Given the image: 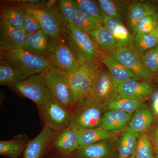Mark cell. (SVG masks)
Returning <instances> with one entry per match:
<instances>
[{"mask_svg": "<svg viewBox=\"0 0 158 158\" xmlns=\"http://www.w3.org/2000/svg\"><path fill=\"white\" fill-rule=\"evenodd\" d=\"M48 59L54 67L69 75L72 74L76 71L81 62L63 37L51 53Z\"/></svg>", "mask_w": 158, "mask_h": 158, "instance_id": "30bf717a", "label": "cell"}, {"mask_svg": "<svg viewBox=\"0 0 158 158\" xmlns=\"http://www.w3.org/2000/svg\"><path fill=\"white\" fill-rule=\"evenodd\" d=\"M118 94V85L110 73L100 68L90 95L96 101L104 106Z\"/></svg>", "mask_w": 158, "mask_h": 158, "instance_id": "8fae6325", "label": "cell"}, {"mask_svg": "<svg viewBox=\"0 0 158 158\" xmlns=\"http://www.w3.org/2000/svg\"><path fill=\"white\" fill-rule=\"evenodd\" d=\"M2 2L10 5L23 7H33V6H44L47 4L48 1L40 0H9Z\"/></svg>", "mask_w": 158, "mask_h": 158, "instance_id": "74e56055", "label": "cell"}, {"mask_svg": "<svg viewBox=\"0 0 158 158\" xmlns=\"http://www.w3.org/2000/svg\"><path fill=\"white\" fill-rule=\"evenodd\" d=\"M141 59L151 72L158 73V46L146 52Z\"/></svg>", "mask_w": 158, "mask_h": 158, "instance_id": "d590c367", "label": "cell"}, {"mask_svg": "<svg viewBox=\"0 0 158 158\" xmlns=\"http://www.w3.org/2000/svg\"><path fill=\"white\" fill-rule=\"evenodd\" d=\"M48 158H71L69 156L65 155L61 153L53 150Z\"/></svg>", "mask_w": 158, "mask_h": 158, "instance_id": "ab89813d", "label": "cell"}, {"mask_svg": "<svg viewBox=\"0 0 158 158\" xmlns=\"http://www.w3.org/2000/svg\"><path fill=\"white\" fill-rule=\"evenodd\" d=\"M147 132L155 150H158V122L154 124L152 123Z\"/></svg>", "mask_w": 158, "mask_h": 158, "instance_id": "f35d334b", "label": "cell"}, {"mask_svg": "<svg viewBox=\"0 0 158 158\" xmlns=\"http://www.w3.org/2000/svg\"><path fill=\"white\" fill-rule=\"evenodd\" d=\"M56 2L49 1L47 4L44 6L18 7L34 15L39 21L43 31L50 37L57 45L62 37L64 25L59 9H56L54 7Z\"/></svg>", "mask_w": 158, "mask_h": 158, "instance_id": "8992f818", "label": "cell"}, {"mask_svg": "<svg viewBox=\"0 0 158 158\" xmlns=\"http://www.w3.org/2000/svg\"><path fill=\"white\" fill-rule=\"evenodd\" d=\"M146 99L129 98L119 94L104 105L106 110H117L124 113L133 114Z\"/></svg>", "mask_w": 158, "mask_h": 158, "instance_id": "cb8c5ba5", "label": "cell"}, {"mask_svg": "<svg viewBox=\"0 0 158 158\" xmlns=\"http://www.w3.org/2000/svg\"><path fill=\"white\" fill-rule=\"evenodd\" d=\"M100 68L99 59L81 62L76 71L69 75L73 107L79 101L90 95Z\"/></svg>", "mask_w": 158, "mask_h": 158, "instance_id": "277c9868", "label": "cell"}, {"mask_svg": "<svg viewBox=\"0 0 158 158\" xmlns=\"http://www.w3.org/2000/svg\"><path fill=\"white\" fill-rule=\"evenodd\" d=\"M105 111L104 105L89 95L79 101L74 107L69 127L80 131L100 127Z\"/></svg>", "mask_w": 158, "mask_h": 158, "instance_id": "7a4b0ae2", "label": "cell"}, {"mask_svg": "<svg viewBox=\"0 0 158 158\" xmlns=\"http://www.w3.org/2000/svg\"><path fill=\"white\" fill-rule=\"evenodd\" d=\"M102 24V21L80 11L74 18L71 24L84 32L89 33Z\"/></svg>", "mask_w": 158, "mask_h": 158, "instance_id": "1f68e13d", "label": "cell"}, {"mask_svg": "<svg viewBox=\"0 0 158 158\" xmlns=\"http://www.w3.org/2000/svg\"><path fill=\"white\" fill-rule=\"evenodd\" d=\"M45 77L53 98L71 113L73 107L69 75L54 67L45 73Z\"/></svg>", "mask_w": 158, "mask_h": 158, "instance_id": "52a82bcc", "label": "cell"}, {"mask_svg": "<svg viewBox=\"0 0 158 158\" xmlns=\"http://www.w3.org/2000/svg\"><path fill=\"white\" fill-rule=\"evenodd\" d=\"M27 37L25 31L12 27L1 14L0 49L23 48Z\"/></svg>", "mask_w": 158, "mask_h": 158, "instance_id": "4fadbf2b", "label": "cell"}, {"mask_svg": "<svg viewBox=\"0 0 158 158\" xmlns=\"http://www.w3.org/2000/svg\"><path fill=\"white\" fill-rule=\"evenodd\" d=\"M156 81H157L158 83V74H157V77H156Z\"/></svg>", "mask_w": 158, "mask_h": 158, "instance_id": "ee69618b", "label": "cell"}, {"mask_svg": "<svg viewBox=\"0 0 158 158\" xmlns=\"http://www.w3.org/2000/svg\"><path fill=\"white\" fill-rule=\"evenodd\" d=\"M102 24L113 34L118 44V48L131 47L133 41L132 37L123 23L104 14Z\"/></svg>", "mask_w": 158, "mask_h": 158, "instance_id": "44dd1931", "label": "cell"}, {"mask_svg": "<svg viewBox=\"0 0 158 158\" xmlns=\"http://www.w3.org/2000/svg\"><path fill=\"white\" fill-rule=\"evenodd\" d=\"M155 158H158V150H155Z\"/></svg>", "mask_w": 158, "mask_h": 158, "instance_id": "b9f144b4", "label": "cell"}, {"mask_svg": "<svg viewBox=\"0 0 158 158\" xmlns=\"http://www.w3.org/2000/svg\"><path fill=\"white\" fill-rule=\"evenodd\" d=\"M45 73L31 76L25 80L15 82L8 87L11 91L29 99L37 107L53 99L47 83Z\"/></svg>", "mask_w": 158, "mask_h": 158, "instance_id": "5b68a950", "label": "cell"}, {"mask_svg": "<svg viewBox=\"0 0 158 158\" xmlns=\"http://www.w3.org/2000/svg\"><path fill=\"white\" fill-rule=\"evenodd\" d=\"M80 11L102 21L104 13L97 1L93 0H75Z\"/></svg>", "mask_w": 158, "mask_h": 158, "instance_id": "d6a6232c", "label": "cell"}, {"mask_svg": "<svg viewBox=\"0 0 158 158\" xmlns=\"http://www.w3.org/2000/svg\"><path fill=\"white\" fill-rule=\"evenodd\" d=\"M115 134L101 127L81 131L78 149L99 141L111 139Z\"/></svg>", "mask_w": 158, "mask_h": 158, "instance_id": "484cf974", "label": "cell"}, {"mask_svg": "<svg viewBox=\"0 0 158 158\" xmlns=\"http://www.w3.org/2000/svg\"><path fill=\"white\" fill-rule=\"evenodd\" d=\"M154 31L150 34L138 33L135 35L133 40L135 49L141 58L147 51L158 46Z\"/></svg>", "mask_w": 158, "mask_h": 158, "instance_id": "f1b7e54d", "label": "cell"}, {"mask_svg": "<svg viewBox=\"0 0 158 158\" xmlns=\"http://www.w3.org/2000/svg\"><path fill=\"white\" fill-rule=\"evenodd\" d=\"M37 107L44 126L57 132L69 127L71 113L53 98Z\"/></svg>", "mask_w": 158, "mask_h": 158, "instance_id": "ba28073f", "label": "cell"}, {"mask_svg": "<svg viewBox=\"0 0 158 158\" xmlns=\"http://www.w3.org/2000/svg\"><path fill=\"white\" fill-rule=\"evenodd\" d=\"M1 14L12 27L19 30L24 29L25 12L18 6L1 2Z\"/></svg>", "mask_w": 158, "mask_h": 158, "instance_id": "d4e9b609", "label": "cell"}, {"mask_svg": "<svg viewBox=\"0 0 158 158\" xmlns=\"http://www.w3.org/2000/svg\"><path fill=\"white\" fill-rule=\"evenodd\" d=\"M152 111L144 104H142L133 113L128 127L139 134L146 132L153 122Z\"/></svg>", "mask_w": 158, "mask_h": 158, "instance_id": "603a6c76", "label": "cell"}, {"mask_svg": "<svg viewBox=\"0 0 158 158\" xmlns=\"http://www.w3.org/2000/svg\"><path fill=\"white\" fill-rule=\"evenodd\" d=\"M101 52L111 54L118 48V44L113 34L103 24L88 33Z\"/></svg>", "mask_w": 158, "mask_h": 158, "instance_id": "ffe728a7", "label": "cell"}, {"mask_svg": "<svg viewBox=\"0 0 158 158\" xmlns=\"http://www.w3.org/2000/svg\"><path fill=\"white\" fill-rule=\"evenodd\" d=\"M100 59L101 62L108 68V71L117 85L130 79L141 81L140 77L117 61L111 55L103 54Z\"/></svg>", "mask_w": 158, "mask_h": 158, "instance_id": "e0dca14e", "label": "cell"}, {"mask_svg": "<svg viewBox=\"0 0 158 158\" xmlns=\"http://www.w3.org/2000/svg\"><path fill=\"white\" fill-rule=\"evenodd\" d=\"M131 158H155V150L147 132L138 134L136 150Z\"/></svg>", "mask_w": 158, "mask_h": 158, "instance_id": "f546056e", "label": "cell"}, {"mask_svg": "<svg viewBox=\"0 0 158 158\" xmlns=\"http://www.w3.org/2000/svg\"><path fill=\"white\" fill-rule=\"evenodd\" d=\"M81 131L70 127L57 133L52 143L55 150L70 156L78 149Z\"/></svg>", "mask_w": 158, "mask_h": 158, "instance_id": "5bb4252c", "label": "cell"}, {"mask_svg": "<svg viewBox=\"0 0 158 158\" xmlns=\"http://www.w3.org/2000/svg\"><path fill=\"white\" fill-rule=\"evenodd\" d=\"M128 10L129 22L134 35L135 34L136 25L141 19L147 15L157 13L152 6L141 2L131 5L128 7Z\"/></svg>", "mask_w": 158, "mask_h": 158, "instance_id": "83f0119b", "label": "cell"}, {"mask_svg": "<svg viewBox=\"0 0 158 158\" xmlns=\"http://www.w3.org/2000/svg\"><path fill=\"white\" fill-rule=\"evenodd\" d=\"M158 23L157 13L148 14L141 19L136 26V34H150L155 30ZM134 35V36H135Z\"/></svg>", "mask_w": 158, "mask_h": 158, "instance_id": "836d02e7", "label": "cell"}, {"mask_svg": "<svg viewBox=\"0 0 158 158\" xmlns=\"http://www.w3.org/2000/svg\"><path fill=\"white\" fill-rule=\"evenodd\" d=\"M133 114L117 110H106L102 117L101 127L113 133L126 129Z\"/></svg>", "mask_w": 158, "mask_h": 158, "instance_id": "d6986e66", "label": "cell"}, {"mask_svg": "<svg viewBox=\"0 0 158 158\" xmlns=\"http://www.w3.org/2000/svg\"><path fill=\"white\" fill-rule=\"evenodd\" d=\"M97 2L105 15L123 23L122 9L119 2L113 0H98Z\"/></svg>", "mask_w": 158, "mask_h": 158, "instance_id": "e575fe53", "label": "cell"}, {"mask_svg": "<svg viewBox=\"0 0 158 158\" xmlns=\"http://www.w3.org/2000/svg\"><path fill=\"white\" fill-rule=\"evenodd\" d=\"M30 139L26 134L16 135L11 140L0 141V155L4 157H20Z\"/></svg>", "mask_w": 158, "mask_h": 158, "instance_id": "7402d4cb", "label": "cell"}, {"mask_svg": "<svg viewBox=\"0 0 158 158\" xmlns=\"http://www.w3.org/2000/svg\"><path fill=\"white\" fill-rule=\"evenodd\" d=\"M62 37L80 62L100 59L102 52L88 33L69 24L63 27Z\"/></svg>", "mask_w": 158, "mask_h": 158, "instance_id": "3957f363", "label": "cell"}, {"mask_svg": "<svg viewBox=\"0 0 158 158\" xmlns=\"http://www.w3.org/2000/svg\"><path fill=\"white\" fill-rule=\"evenodd\" d=\"M56 45L50 37L40 30L27 36L23 48L48 59Z\"/></svg>", "mask_w": 158, "mask_h": 158, "instance_id": "2e32d148", "label": "cell"}, {"mask_svg": "<svg viewBox=\"0 0 158 158\" xmlns=\"http://www.w3.org/2000/svg\"><path fill=\"white\" fill-rule=\"evenodd\" d=\"M58 4L64 27L71 24L74 18L80 11L75 0H60Z\"/></svg>", "mask_w": 158, "mask_h": 158, "instance_id": "4dcf8cb0", "label": "cell"}, {"mask_svg": "<svg viewBox=\"0 0 158 158\" xmlns=\"http://www.w3.org/2000/svg\"><path fill=\"white\" fill-rule=\"evenodd\" d=\"M24 29L27 36L42 30L37 18L28 11H25Z\"/></svg>", "mask_w": 158, "mask_h": 158, "instance_id": "8d00e7d4", "label": "cell"}, {"mask_svg": "<svg viewBox=\"0 0 158 158\" xmlns=\"http://www.w3.org/2000/svg\"><path fill=\"white\" fill-rule=\"evenodd\" d=\"M57 132L44 126L40 132L30 140L20 158H48L54 149L52 143Z\"/></svg>", "mask_w": 158, "mask_h": 158, "instance_id": "9c48e42d", "label": "cell"}, {"mask_svg": "<svg viewBox=\"0 0 158 158\" xmlns=\"http://www.w3.org/2000/svg\"><path fill=\"white\" fill-rule=\"evenodd\" d=\"M152 91L149 83L135 79H128L118 85V94L129 98L146 99Z\"/></svg>", "mask_w": 158, "mask_h": 158, "instance_id": "ac0fdd59", "label": "cell"}, {"mask_svg": "<svg viewBox=\"0 0 158 158\" xmlns=\"http://www.w3.org/2000/svg\"><path fill=\"white\" fill-rule=\"evenodd\" d=\"M0 59L9 62L28 77L44 73L54 68L48 59L23 48L0 49Z\"/></svg>", "mask_w": 158, "mask_h": 158, "instance_id": "6da1fadb", "label": "cell"}, {"mask_svg": "<svg viewBox=\"0 0 158 158\" xmlns=\"http://www.w3.org/2000/svg\"><path fill=\"white\" fill-rule=\"evenodd\" d=\"M155 31H156V33H157L158 34V23L156 27L155 30Z\"/></svg>", "mask_w": 158, "mask_h": 158, "instance_id": "7bdbcfd3", "label": "cell"}, {"mask_svg": "<svg viewBox=\"0 0 158 158\" xmlns=\"http://www.w3.org/2000/svg\"><path fill=\"white\" fill-rule=\"evenodd\" d=\"M153 110L155 113L158 116V93L154 95L152 103Z\"/></svg>", "mask_w": 158, "mask_h": 158, "instance_id": "60d3db41", "label": "cell"}, {"mask_svg": "<svg viewBox=\"0 0 158 158\" xmlns=\"http://www.w3.org/2000/svg\"><path fill=\"white\" fill-rule=\"evenodd\" d=\"M29 77L20 71L9 62L0 59V85H9L23 81Z\"/></svg>", "mask_w": 158, "mask_h": 158, "instance_id": "4316f807", "label": "cell"}, {"mask_svg": "<svg viewBox=\"0 0 158 158\" xmlns=\"http://www.w3.org/2000/svg\"><path fill=\"white\" fill-rule=\"evenodd\" d=\"M111 55L118 62L134 72L141 79L149 81L152 77V73L144 65L135 50L131 47H122L116 48Z\"/></svg>", "mask_w": 158, "mask_h": 158, "instance_id": "7c38bea8", "label": "cell"}, {"mask_svg": "<svg viewBox=\"0 0 158 158\" xmlns=\"http://www.w3.org/2000/svg\"><path fill=\"white\" fill-rule=\"evenodd\" d=\"M110 139L80 148L70 156L71 158H118L117 151Z\"/></svg>", "mask_w": 158, "mask_h": 158, "instance_id": "9a60e30c", "label": "cell"}]
</instances>
